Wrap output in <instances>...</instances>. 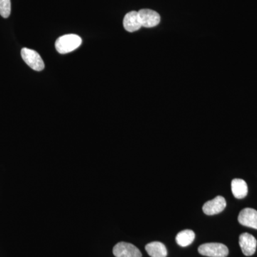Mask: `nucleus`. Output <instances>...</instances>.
<instances>
[{"instance_id": "nucleus-5", "label": "nucleus", "mask_w": 257, "mask_h": 257, "mask_svg": "<svg viewBox=\"0 0 257 257\" xmlns=\"http://www.w3.org/2000/svg\"><path fill=\"white\" fill-rule=\"evenodd\" d=\"M142 26L144 28H151L157 26L160 23V15L149 9H143L138 12Z\"/></svg>"}, {"instance_id": "nucleus-1", "label": "nucleus", "mask_w": 257, "mask_h": 257, "mask_svg": "<svg viewBox=\"0 0 257 257\" xmlns=\"http://www.w3.org/2000/svg\"><path fill=\"white\" fill-rule=\"evenodd\" d=\"M82 38L77 35H66L57 39L55 42L56 50L59 53H69L77 50L82 45Z\"/></svg>"}, {"instance_id": "nucleus-8", "label": "nucleus", "mask_w": 257, "mask_h": 257, "mask_svg": "<svg viewBox=\"0 0 257 257\" xmlns=\"http://www.w3.org/2000/svg\"><path fill=\"white\" fill-rule=\"evenodd\" d=\"M238 221L243 226L257 229V211L251 208H246L240 211Z\"/></svg>"}, {"instance_id": "nucleus-4", "label": "nucleus", "mask_w": 257, "mask_h": 257, "mask_svg": "<svg viewBox=\"0 0 257 257\" xmlns=\"http://www.w3.org/2000/svg\"><path fill=\"white\" fill-rule=\"evenodd\" d=\"M113 253L116 257H142L141 251L132 243L119 242L113 248Z\"/></svg>"}, {"instance_id": "nucleus-11", "label": "nucleus", "mask_w": 257, "mask_h": 257, "mask_svg": "<svg viewBox=\"0 0 257 257\" xmlns=\"http://www.w3.org/2000/svg\"><path fill=\"white\" fill-rule=\"evenodd\" d=\"M147 252L151 257H167V250L165 245L160 241L149 243L145 246Z\"/></svg>"}, {"instance_id": "nucleus-10", "label": "nucleus", "mask_w": 257, "mask_h": 257, "mask_svg": "<svg viewBox=\"0 0 257 257\" xmlns=\"http://www.w3.org/2000/svg\"><path fill=\"white\" fill-rule=\"evenodd\" d=\"M231 192L235 198L243 199L247 195L248 187L246 182L241 179H234L231 182Z\"/></svg>"}, {"instance_id": "nucleus-7", "label": "nucleus", "mask_w": 257, "mask_h": 257, "mask_svg": "<svg viewBox=\"0 0 257 257\" xmlns=\"http://www.w3.org/2000/svg\"><path fill=\"white\" fill-rule=\"evenodd\" d=\"M239 245L245 256H251L256 249V238L248 233H243L239 236Z\"/></svg>"}, {"instance_id": "nucleus-12", "label": "nucleus", "mask_w": 257, "mask_h": 257, "mask_svg": "<svg viewBox=\"0 0 257 257\" xmlns=\"http://www.w3.org/2000/svg\"><path fill=\"white\" fill-rule=\"evenodd\" d=\"M195 239V234L190 229L183 230L177 234L176 236V241L178 245L182 247L189 246Z\"/></svg>"}, {"instance_id": "nucleus-2", "label": "nucleus", "mask_w": 257, "mask_h": 257, "mask_svg": "<svg viewBox=\"0 0 257 257\" xmlns=\"http://www.w3.org/2000/svg\"><path fill=\"white\" fill-rule=\"evenodd\" d=\"M198 251L203 256L209 257H226L229 249L221 243H207L199 246Z\"/></svg>"}, {"instance_id": "nucleus-6", "label": "nucleus", "mask_w": 257, "mask_h": 257, "mask_svg": "<svg viewBox=\"0 0 257 257\" xmlns=\"http://www.w3.org/2000/svg\"><path fill=\"white\" fill-rule=\"evenodd\" d=\"M226 206V202L224 198L217 196L214 199L206 202L203 206L202 210L207 215H215L223 211Z\"/></svg>"}, {"instance_id": "nucleus-13", "label": "nucleus", "mask_w": 257, "mask_h": 257, "mask_svg": "<svg viewBox=\"0 0 257 257\" xmlns=\"http://www.w3.org/2000/svg\"><path fill=\"white\" fill-rule=\"evenodd\" d=\"M11 14V0H0V15L3 18H9Z\"/></svg>"}, {"instance_id": "nucleus-9", "label": "nucleus", "mask_w": 257, "mask_h": 257, "mask_svg": "<svg viewBox=\"0 0 257 257\" xmlns=\"http://www.w3.org/2000/svg\"><path fill=\"white\" fill-rule=\"evenodd\" d=\"M123 25L125 30L128 32H136L140 30L143 26L140 22L138 12L132 11L125 15Z\"/></svg>"}, {"instance_id": "nucleus-3", "label": "nucleus", "mask_w": 257, "mask_h": 257, "mask_svg": "<svg viewBox=\"0 0 257 257\" xmlns=\"http://www.w3.org/2000/svg\"><path fill=\"white\" fill-rule=\"evenodd\" d=\"M21 55L25 63L28 64L30 68L37 72H40L45 69V63L36 51L23 48L21 50Z\"/></svg>"}]
</instances>
